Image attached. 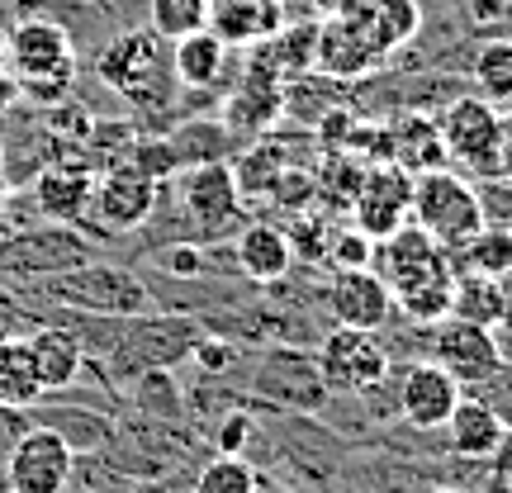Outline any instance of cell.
<instances>
[{"label": "cell", "mask_w": 512, "mask_h": 493, "mask_svg": "<svg viewBox=\"0 0 512 493\" xmlns=\"http://www.w3.org/2000/svg\"><path fill=\"white\" fill-rule=\"evenodd\" d=\"M5 100H15V81L5 76V62H0V105H5Z\"/></svg>", "instance_id": "7bdbcfd3"}, {"label": "cell", "mask_w": 512, "mask_h": 493, "mask_svg": "<svg viewBox=\"0 0 512 493\" xmlns=\"http://www.w3.org/2000/svg\"><path fill=\"white\" fill-rule=\"evenodd\" d=\"M48 389L38 380L34 370V351H29V337H15V332H5L0 337V408L5 413H29L38 408Z\"/></svg>", "instance_id": "4316f807"}, {"label": "cell", "mask_w": 512, "mask_h": 493, "mask_svg": "<svg viewBox=\"0 0 512 493\" xmlns=\"http://www.w3.org/2000/svg\"><path fill=\"white\" fill-rule=\"evenodd\" d=\"M228 57L233 48L214 29H200V34H185L171 43V76L185 91H214L228 72Z\"/></svg>", "instance_id": "cb8c5ba5"}, {"label": "cell", "mask_w": 512, "mask_h": 493, "mask_svg": "<svg viewBox=\"0 0 512 493\" xmlns=\"http://www.w3.org/2000/svg\"><path fill=\"white\" fill-rule=\"evenodd\" d=\"M484 465L494 470V479H498V484H512V427H508V432H503V441H498V446H494V456L484 460Z\"/></svg>", "instance_id": "60d3db41"}, {"label": "cell", "mask_w": 512, "mask_h": 493, "mask_svg": "<svg viewBox=\"0 0 512 493\" xmlns=\"http://www.w3.org/2000/svg\"><path fill=\"white\" fill-rule=\"evenodd\" d=\"M204 337V323L190 313H138V318H119V342H110L105 356V380L110 384H133L147 370H171L185 356H195Z\"/></svg>", "instance_id": "277c9868"}, {"label": "cell", "mask_w": 512, "mask_h": 493, "mask_svg": "<svg viewBox=\"0 0 512 493\" xmlns=\"http://www.w3.org/2000/svg\"><path fill=\"white\" fill-rule=\"evenodd\" d=\"M470 81L475 95L489 105H512V38H484L470 62Z\"/></svg>", "instance_id": "4dcf8cb0"}, {"label": "cell", "mask_w": 512, "mask_h": 493, "mask_svg": "<svg viewBox=\"0 0 512 493\" xmlns=\"http://www.w3.org/2000/svg\"><path fill=\"white\" fill-rule=\"evenodd\" d=\"M494 285H498V328L512 332V271H503Z\"/></svg>", "instance_id": "b9f144b4"}, {"label": "cell", "mask_w": 512, "mask_h": 493, "mask_svg": "<svg viewBox=\"0 0 512 493\" xmlns=\"http://www.w3.org/2000/svg\"><path fill=\"white\" fill-rule=\"evenodd\" d=\"M0 470H5V489L10 493H67L76 475V451L62 432L38 422V427H24L5 446Z\"/></svg>", "instance_id": "ba28073f"}, {"label": "cell", "mask_w": 512, "mask_h": 493, "mask_svg": "<svg viewBox=\"0 0 512 493\" xmlns=\"http://www.w3.org/2000/svg\"><path fill=\"white\" fill-rule=\"evenodd\" d=\"M157 200H162V185L147 181L133 162H114L95 176L91 219L105 223L110 238H124V233H138L157 214Z\"/></svg>", "instance_id": "7c38bea8"}, {"label": "cell", "mask_w": 512, "mask_h": 493, "mask_svg": "<svg viewBox=\"0 0 512 493\" xmlns=\"http://www.w3.org/2000/svg\"><path fill=\"white\" fill-rule=\"evenodd\" d=\"M351 228H361L366 238H389L399 233L408 214H413V176L399 162H375L366 166V176L351 195Z\"/></svg>", "instance_id": "4fadbf2b"}, {"label": "cell", "mask_w": 512, "mask_h": 493, "mask_svg": "<svg viewBox=\"0 0 512 493\" xmlns=\"http://www.w3.org/2000/svg\"><path fill=\"white\" fill-rule=\"evenodd\" d=\"M328 313L337 318V328H361V332H380L394 318V294L380 275L361 266V271H337L328 285Z\"/></svg>", "instance_id": "e0dca14e"}, {"label": "cell", "mask_w": 512, "mask_h": 493, "mask_svg": "<svg viewBox=\"0 0 512 493\" xmlns=\"http://www.w3.org/2000/svg\"><path fill=\"white\" fill-rule=\"evenodd\" d=\"M437 133H441V147H446V162H460L479 181H494L498 176L503 114L484 95H451L437 114Z\"/></svg>", "instance_id": "52a82bcc"}, {"label": "cell", "mask_w": 512, "mask_h": 493, "mask_svg": "<svg viewBox=\"0 0 512 493\" xmlns=\"http://www.w3.org/2000/svg\"><path fill=\"white\" fill-rule=\"evenodd\" d=\"M432 361H437L460 389H479L503 370V347L494 328H479L465 318H441L432 332Z\"/></svg>", "instance_id": "5bb4252c"}, {"label": "cell", "mask_w": 512, "mask_h": 493, "mask_svg": "<svg viewBox=\"0 0 512 493\" xmlns=\"http://www.w3.org/2000/svg\"><path fill=\"white\" fill-rule=\"evenodd\" d=\"M318 375L337 399H366L389 380V351L380 332L361 328H332L318 342Z\"/></svg>", "instance_id": "9c48e42d"}, {"label": "cell", "mask_w": 512, "mask_h": 493, "mask_svg": "<svg viewBox=\"0 0 512 493\" xmlns=\"http://www.w3.org/2000/svg\"><path fill=\"white\" fill-rule=\"evenodd\" d=\"M256 422L242 413V408H233V413H223L219 432H214V451L219 456H247V441H252Z\"/></svg>", "instance_id": "8d00e7d4"}, {"label": "cell", "mask_w": 512, "mask_h": 493, "mask_svg": "<svg viewBox=\"0 0 512 493\" xmlns=\"http://www.w3.org/2000/svg\"><path fill=\"white\" fill-rule=\"evenodd\" d=\"M347 19L366 34L375 57L389 62L399 48H408L422 34V0H356Z\"/></svg>", "instance_id": "ffe728a7"}, {"label": "cell", "mask_w": 512, "mask_h": 493, "mask_svg": "<svg viewBox=\"0 0 512 493\" xmlns=\"http://www.w3.org/2000/svg\"><path fill=\"white\" fill-rule=\"evenodd\" d=\"M128 162L143 171L147 181H176L181 176V162H176V152H171V143H166L162 133H152V138H133V147H128Z\"/></svg>", "instance_id": "e575fe53"}, {"label": "cell", "mask_w": 512, "mask_h": 493, "mask_svg": "<svg viewBox=\"0 0 512 493\" xmlns=\"http://www.w3.org/2000/svg\"><path fill=\"white\" fill-rule=\"evenodd\" d=\"M95 76L110 86L124 105L138 114H157L176 105V76H171V48L152 29H119L95 53Z\"/></svg>", "instance_id": "7a4b0ae2"}, {"label": "cell", "mask_w": 512, "mask_h": 493, "mask_svg": "<svg viewBox=\"0 0 512 493\" xmlns=\"http://www.w3.org/2000/svg\"><path fill=\"white\" fill-rule=\"evenodd\" d=\"M408 223H418L441 252H456L460 242L475 238L479 228H484L475 181L451 171V166L413 176V214H408Z\"/></svg>", "instance_id": "5b68a950"}, {"label": "cell", "mask_w": 512, "mask_h": 493, "mask_svg": "<svg viewBox=\"0 0 512 493\" xmlns=\"http://www.w3.org/2000/svg\"><path fill=\"white\" fill-rule=\"evenodd\" d=\"M285 0H209V29L228 48H261L285 29Z\"/></svg>", "instance_id": "7402d4cb"}, {"label": "cell", "mask_w": 512, "mask_h": 493, "mask_svg": "<svg viewBox=\"0 0 512 493\" xmlns=\"http://www.w3.org/2000/svg\"><path fill=\"white\" fill-rule=\"evenodd\" d=\"M370 271L389 285V294H403V290H413V285H422V280H432V275L451 271V261H446V252L422 233L418 223H403L399 233L375 242Z\"/></svg>", "instance_id": "9a60e30c"}, {"label": "cell", "mask_w": 512, "mask_h": 493, "mask_svg": "<svg viewBox=\"0 0 512 493\" xmlns=\"http://www.w3.org/2000/svg\"><path fill=\"white\" fill-rule=\"evenodd\" d=\"M356 5V0H285L290 19H313V24H328V19H342Z\"/></svg>", "instance_id": "ab89813d"}, {"label": "cell", "mask_w": 512, "mask_h": 493, "mask_svg": "<svg viewBox=\"0 0 512 493\" xmlns=\"http://www.w3.org/2000/svg\"><path fill=\"white\" fill-rule=\"evenodd\" d=\"M252 389L266 403H275V413H323L328 408V384L318 375V356L294 342H275L252 370Z\"/></svg>", "instance_id": "30bf717a"}, {"label": "cell", "mask_w": 512, "mask_h": 493, "mask_svg": "<svg viewBox=\"0 0 512 493\" xmlns=\"http://www.w3.org/2000/svg\"><path fill=\"white\" fill-rule=\"evenodd\" d=\"M290 266H294V247H290V233H285V228H275V223H266V219H252L233 233V271H238L242 280L275 285V280L290 275Z\"/></svg>", "instance_id": "d6986e66"}, {"label": "cell", "mask_w": 512, "mask_h": 493, "mask_svg": "<svg viewBox=\"0 0 512 493\" xmlns=\"http://www.w3.org/2000/svg\"><path fill=\"white\" fill-rule=\"evenodd\" d=\"M389 162H399L408 176H422V171L451 166L446 162V147H441L437 119H427V114H418V110L403 114L399 124L389 128Z\"/></svg>", "instance_id": "484cf974"}, {"label": "cell", "mask_w": 512, "mask_h": 493, "mask_svg": "<svg viewBox=\"0 0 512 493\" xmlns=\"http://www.w3.org/2000/svg\"><path fill=\"white\" fill-rule=\"evenodd\" d=\"M451 318H465V323H479V328H498V285L489 275H456Z\"/></svg>", "instance_id": "836d02e7"}, {"label": "cell", "mask_w": 512, "mask_h": 493, "mask_svg": "<svg viewBox=\"0 0 512 493\" xmlns=\"http://www.w3.org/2000/svg\"><path fill=\"white\" fill-rule=\"evenodd\" d=\"M166 143L176 152V162L185 166H204V162H228V152H233V128L228 124H214V119H185L176 133H166Z\"/></svg>", "instance_id": "f546056e"}, {"label": "cell", "mask_w": 512, "mask_h": 493, "mask_svg": "<svg viewBox=\"0 0 512 493\" xmlns=\"http://www.w3.org/2000/svg\"><path fill=\"white\" fill-rule=\"evenodd\" d=\"M91 195H95V171L86 162H76V157L43 166L34 176V200L48 223L86 228V219H91Z\"/></svg>", "instance_id": "ac0fdd59"}, {"label": "cell", "mask_w": 512, "mask_h": 493, "mask_svg": "<svg viewBox=\"0 0 512 493\" xmlns=\"http://www.w3.org/2000/svg\"><path fill=\"white\" fill-rule=\"evenodd\" d=\"M465 19L479 34H494V29L512 24V0H465Z\"/></svg>", "instance_id": "f35d334b"}, {"label": "cell", "mask_w": 512, "mask_h": 493, "mask_svg": "<svg viewBox=\"0 0 512 493\" xmlns=\"http://www.w3.org/2000/svg\"><path fill=\"white\" fill-rule=\"evenodd\" d=\"M86 261H95V242L72 223H38V228L0 233V280L34 285Z\"/></svg>", "instance_id": "8992f818"}, {"label": "cell", "mask_w": 512, "mask_h": 493, "mask_svg": "<svg viewBox=\"0 0 512 493\" xmlns=\"http://www.w3.org/2000/svg\"><path fill=\"white\" fill-rule=\"evenodd\" d=\"M29 290L53 309L86 313V318H138V313H152V304H157V294L143 275L119 266V261H100V256L62 275L34 280Z\"/></svg>", "instance_id": "3957f363"}, {"label": "cell", "mask_w": 512, "mask_h": 493, "mask_svg": "<svg viewBox=\"0 0 512 493\" xmlns=\"http://www.w3.org/2000/svg\"><path fill=\"white\" fill-rule=\"evenodd\" d=\"M460 399H465V389H460L437 361H413V366H403L399 389H394V403H399L403 422L418 427V432H441L446 418L456 413Z\"/></svg>", "instance_id": "2e32d148"}, {"label": "cell", "mask_w": 512, "mask_h": 493, "mask_svg": "<svg viewBox=\"0 0 512 493\" xmlns=\"http://www.w3.org/2000/svg\"><path fill=\"white\" fill-rule=\"evenodd\" d=\"M375 261V238H366L361 228H337L328 242V256H323V266L332 271H361Z\"/></svg>", "instance_id": "d590c367"}, {"label": "cell", "mask_w": 512, "mask_h": 493, "mask_svg": "<svg viewBox=\"0 0 512 493\" xmlns=\"http://www.w3.org/2000/svg\"><path fill=\"white\" fill-rule=\"evenodd\" d=\"M29 351H34V370L43 389H72L86 370V347L72 328H38L29 332Z\"/></svg>", "instance_id": "d4e9b609"}, {"label": "cell", "mask_w": 512, "mask_h": 493, "mask_svg": "<svg viewBox=\"0 0 512 493\" xmlns=\"http://www.w3.org/2000/svg\"><path fill=\"white\" fill-rule=\"evenodd\" d=\"M0 62L24 100L62 105L76 86V38L48 15H15L0 34Z\"/></svg>", "instance_id": "6da1fadb"}, {"label": "cell", "mask_w": 512, "mask_h": 493, "mask_svg": "<svg viewBox=\"0 0 512 493\" xmlns=\"http://www.w3.org/2000/svg\"><path fill=\"white\" fill-rule=\"evenodd\" d=\"M190 493H261V470L247 456H214L190 479Z\"/></svg>", "instance_id": "d6a6232c"}, {"label": "cell", "mask_w": 512, "mask_h": 493, "mask_svg": "<svg viewBox=\"0 0 512 493\" xmlns=\"http://www.w3.org/2000/svg\"><path fill=\"white\" fill-rule=\"evenodd\" d=\"M10 19H15L10 15V0H0V34H5V24H10Z\"/></svg>", "instance_id": "ee69618b"}, {"label": "cell", "mask_w": 512, "mask_h": 493, "mask_svg": "<svg viewBox=\"0 0 512 493\" xmlns=\"http://www.w3.org/2000/svg\"><path fill=\"white\" fill-rule=\"evenodd\" d=\"M280 81H299L313 76V57H318V24L313 19H285V29L266 38L261 48H252Z\"/></svg>", "instance_id": "83f0119b"}, {"label": "cell", "mask_w": 512, "mask_h": 493, "mask_svg": "<svg viewBox=\"0 0 512 493\" xmlns=\"http://www.w3.org/2000/svg\"><path fill=\"white\" fill-rule=\"evenodd\" d=\"M181 209L190 228H200V238H223V233H238L242 228V185L238 171L228 162H204V166H185L181 176Z\"/></svg>", "instance_id": "8fae6325"}, {"label": "cell", "mask_w": 512, "mask_h": 493, "mask_svg": "<svg viewBox=\"0 0 512 493\" xmlns=\"http://www.w3.org/2000/svg\"><path fill=\"white\" fill-rule=\"evenodd\" d=\"M280 110H285V81L261 62V57L252 53V62H247V72H242V81L233 86V95H228V105H223V114H228V128L233 133H261V128H271L275 119H280Z\"/></svg>", "instance_id": "44dd1931"}, {"label": "cell", "mask_w": 512, "mask_h": 493, "mask_svg": "<svg viewBox=\"0 0 512 493\" xmlns=\"http://www.w3.org/2000/svg\"><path fill=\"white\" fill-rule=\"evenodd\" d=\"M446 446H451V456L460 460H475V465H484V460L494 456V446L503 441V432H508V422H503V413H494V403L489 399H465L456 403V413L446 418Z\"/></svg>", "instance_id": "603a6c76"}, {"label": "cell", "mask_w": 512, "mask_h": 493, "mask_svg": "<svg viewBox=\"0 0 512 493\" xmlns=\"http://www.w3.org/2000/svg\"><path fill=\"white\" fill-rule=\"evenodd\" d=\"M147 29L162 43L200 34L209 29V0H147Z\"/></svg>", "instance_id": "1f68e13d"}, {"label": "cell", "mask_w": 512, "mask_h": 493, "mask_svg": "<svg viewBox=\"0 0 512 493\" xmlns=\"http://www.w3.org/2000/svg\"><path fill=\"white\" fill-rule=\"evenodd\" d=\"M456 275H489L498 280L503 271H512V228L503 223H484L475 238H465L456 252H446Z\"/></svg>", "instance_id": "f1b7e54d"}, {"label": "cell", "mask_w": 512, "mask_h": 493, "mask_svg": "<svg viewBox=\"0 0 512 493\" xmlns=\"http://www.w3.org/2000/svg\"><path fill=\"white\" fill-rule=\"evenodd\" d=\"M157 261H162V266L176 275V280H200V275L209 271V252H200V242H181V247H166Z\"/></svg>", "instance_id": "74e56055"}]
</instances>
